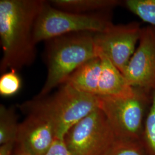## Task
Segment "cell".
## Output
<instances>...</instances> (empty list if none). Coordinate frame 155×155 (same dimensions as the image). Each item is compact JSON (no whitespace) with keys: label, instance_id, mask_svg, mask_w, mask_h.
<instances>
[{"label":"cell","instance_id":"obj_1","mask_svg":"<svg viewBox=\"0 0 155 155\" xmlns=\"http://www.w3.org/2000/svg\"><path fill=\"white\" fill-rule=\"evenodd\" d=\"M43 0H1L0 72L18 71L32 64L36 56L34 29L45 5Z\"/></svg>","mask_w":155,"mask_h":155},{"label":"cell","instance_id":"obj_2","mask_svg":"<svg viewBox=\"0 0 155 155\" xmlns=\"http://www.w3.org/2000/svg\"><path fill=\"white\" fill-rule=\"evenodd\" d=\"M94 33L79 32L59 36L47 41V75L43 87L36 96H47L85 62L97 56Z\"/></svg>","mask_w":155,"mask_h":155},{"label":"cell","instance_id":"obj_3","mask_svg":"<svg viewBox=\"0 0 155 155\" xmlns=\"http://www.w3.org/2000/svg\"><path fill=\"white\" fill-rule=\"evenodd\" d=\"M20 108L43 115L54 126L57 139L63 140L73 126L99 108V101L98 96L79 91L64 83L52 95L36 97Z\"/></svg>","mask_w":155,"mask_h":155},{"label":"cell","instance_id":"obj_4","mask_svg":"<svg viewBox=\"0 0 155 155\" xmlns=\"http://www.w3.org/2000/svg\"><path fill=\"white\" fill-rule=\"evenodd\" d=\"M152 93V90L134 87L133 93L126 96H98L99 109L105 114L117 140L140 141Z\"/></svg>","mask_w":155,"mask_h":155},{"label":"cell","instance_id":"obj_5","mask_svg":"<svg viewBox=\"0 0 155 155\" xmlns=\"http://www.w3.org/2000/svg\"><path fill=\"white\" fill-rule=\"evenodd\" d=\"M109 13L77 14L57 9L45 1L35 24V41L37 45L70 33L104 32L113 24Z\"/></svg>","mask_w":155,"mask_h":155},{"label":"cell","instance_id":"obj_6","mask_svg":"<svg viewBox=\"0 0 155 155\" xmlns=\"http://www.w3.org/2000/svg\"><path fill=\"white\" fill-rule=\"evenodd\" d=\"M116 140L112 128L99 108L73 126L64 138L72 155H105Z\"/></svg>","mask_w":155,"mask_h":155},{"label":"cell","instance_id":"obj_7","mask_svg":"<svg viewBox=\"0 0 155 155\" xmlns=\"http://www.w3.org/2000/svg\"><path fill=\"white\" fill-rule=\"evenodd\" d=\"M141 29L139 22L132 21L113 24L105 31L94 33L97 54L106 56L123 74L137 48Z\"/></svg>","mask_w":155,"mask_h":155},{"label":"cell","instance_id":"obj_8","mask_svg":"<svg viewBox=\"0 0 155 155\" xmlns=\"http://www.w3.org/2000/svg\"><path fill=\"white\" fill-rule=\"evenodd\" d=\"M133 87L155 90V27H142L138 45L123 74Z\"/></svg>","mask_w":155,"mask_h":155},{"label":"cell","instance_id":"obj_9","mask_svg":"<svg viewBox=\"0 0 155 155\" xmlns=\"http://www.w3.org/2000/svg\"><path fill=\"white\" fill-rule=\"evenodd\" d=\"M22 110L27 117L20 123L16 145L32 155H44L57 139L54 127L39 112Z\"/></svg>","mask_w":155,"mask_h":155},{"label":"cell","instance_id":"obj_10","mask_svg":"<svg viewBox=\"0 0 155 155\" xmlns=\"http://www.w3.org/2000/svg\"><path fill=\"white\" fill-rule=\"evenodd\" d=\"M101 59V72L97 96L121 97L132 94V87L116 67L106 56L98 54Z\"/></svg>","mask_w":155,"mask_h":155},{"label":"cell","instance_id":"obj_11","mask_svg":"<svg viewBox=\"0 0 155 155\" xmlns=\"http://www.w3.org/2000/svg\"><path fill=\"white\" fill-rule=\"evenodd\" d=\"M101 67V59L97 56L78 68L64 83L79 91L97 96Z\"/></svg>","mask_w":155,"mask_h":155},{"label":"cell","instance_id":"obj_12","mask_svg":"<svg viewBox=\"0 0 155 155\" xmlns=\"http://www.w3.org/2000/svg\"><path fill=\"white\" fill-rule=\"evenodd\" d=\"M48 2L57 9L77 14L111 12L123 4V1L118 0H52Z\"/></svg>","mask_w":155,"mask_h":155},{"label":"cell","instance_id":"obj_13","mask_svg":"<svg viewBox=\"0 0 155 155\" xmlns=\"http://www.w3.org/2000/svg\"><path fill=\"white\" fill-rule=\"evenodd\" d=\"M20 123L15 108L0 105V144L16 143Z\"/></svg>","mask_w":155,"mask_h":155},{"label":"cell","instance_id":"obj_14","mask_svg":"<svg viewBox=\"0 0 155 155\" xmlns=\"http://www.w3.org/2000/svg\"><path fill=\"white\" fill-rule=\"evenodd\" d=\"M122 4L143 21L155 27V0H126Z\"/></svg>","mask_w":155,"mask_h":155},{"label":"cell","instance_id":"obj_15","mask_svg":"<svg viewBox=\"0 0 155 155\" xmlns=\"http://www.w3.org/2000/svg\"><path fill=\"white\" fill-rule=\"evenodd\" d=\"M140 142L148 155H155V90Z\"/></svg>","mask_w":155,"mask_h":155},{"label":"cell","instance_id":"obj_16","mask_svg":"<svg viewBox=\"0 0 155 155\" xmlns=\"http://www.w3.org/2000/svg\"><path fill=\"white\" fill-rule=\"evenodd\" d=\"M105 155H148L140 141L117 140Z\"/></svg>","mask_w":155,"mask_h":155},{"label":"cell","instance_id":"obj_17","mask_svg":"<svg viewBox=\"0 0 155 155\" xmlns=\"http://www.w3.org/2000/svg\"><path fill=\"white\" fill-rule=\"evenodd\" d=\"M21 87V80L17 72L11 70L3 73L0 78V94L11 97L17 94Z\"/></svg>","mask_w":155,"mask_h":155},{"label":"cell","instance_id":"obj_18","mask_svg":"<svg viewBox=\"0 0 155 155\" xmlns=\"http://www.w3.org/2000/svg\"><path fill=\"white\" fill-rule=\"evenodd\" d=\"M44 155H72L63 140L57 139Z\"/></svg>","mask_w":155,"mask_h":155},{"label":"cell","instance_id":"obj_19","mask_svg":"<svg viewBox=\"0 0 155 155\" xmlns=\"http://www.w3.org/2000/svg\"><path fill=\"white\" fill-rule=\"evenodd\" d=\"M15 145V143H9L1 145L0 155H13Z\"/></svg>","mask_w":155,"mask_h":155},{"label":"cell","instance_id":"obj_20","mask_svg":"<svg viewBox=\"0 0 155 155\" xmlns=\"http://www.w3.org/2000/svg\"><path fill=\"white\" fill-rule=\"evenodd\" d=\"M13 155H32L29 153L25 150L22 149V148L20 147L19 146L16 145L15 148L14 149V151L13 153Z\"/></svg>","mask_w":155,"mask_h":155}]
</instances>
